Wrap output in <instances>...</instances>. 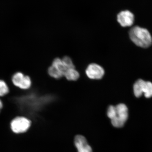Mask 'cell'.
<instances>
[{"instance_id":"1","label":"cell","mask_w":152,"mask_h":152,"mask_svg":"<svg viewBox=\"0 0 152 152\" xmlns=\"http://www.w3.org/2000/svg\"><path fill=\"white\" fill-rule=\"evenodd\" d=\"M129 37L134 43L141 48H148L151 45L152 37L146 29L139 26L134 27L130 30Z\"/></svg>"},{"instance_id":"2","label":"cell","mask_w":152,"mask_h":152,"mask_svg":"<svg viewBox=\"0 0 152 152\" xmlns=\"http://www.w3.org/2000/svg\"><path fill=\"white\" fill-rule=\"evenodd\" d=\"M31 126V121L24 116H18L13 119L10 123V129L16 134L26 132Z\"/></svg>"},{"instance_id":"3","label":"cell","mask_w":152,"mask_h":152,"mask_svg":"<svg viewBox=\"0 0 152 152\" xmlns=\"http://www.w3.org/2000/svg\"><path fill=\"white\" fill-rule=\"evenodd\" d=\"M133 90L134 94L137 97L141 96L143 94H144L146 98L152 97V83L140 79L137 81L134 84Z\"/></svg>"},{"instance_id":"4","label":"cell","mask_w":152,"mask_h":152,"mask_svg":"<svg viewBox=\"0 0 152 152\" xmlns=\"http://www.w3.org/2000/svg\"><path fill=\"white\" fill-rule=\"evenodd\" d=\"M12 82L16 87L22 90L28 89L31 86V78L20 72L14 74L12 77Z\"/></svg>"},{"instance_id":"5","label":"cell","mask_w":152,"mask_h":152,"mask_svg":"<svg viewBox=\"0 0 152 152\" xmlns=\"http://www.w3.org/2000/svg\"><path fill=\"white\" fill-rule=\"evenodd\" d=\"M86 74L91 80H99L102 78L104 75L105 71L102 66L93 63L88 66L86 70Z\"/></svg>"},{"instance_id":"6","label":"cell","mask_w":152,"mask_h":152,"mask_svg":"<svg viewBox=\"0 0 152 152\" xmlns=\"http://www.w3.org/2000/svg\"><path fill=\"white\" fill-rule=\"evenodd\" d=\"M117 20L124 27L131 26L134 21V16L132 13L129 10L121 11L117 15Z\"/></svg>"},{"instance_id":"7","label":"cell","mask_w":152,"mask_h":152,"mask_svg":"<svg viewBox=\"0 0 152 152\" xmlns=\"http://www.w3.org/2000/svg\"><path fill=\"white\" fill-rule=\"evenodd\" d=\"M75 145L78 152H93L86 139L82 135H77L75 139Z\"/></svg>"},{"instance_id":"8","label":"cell","mask_w":152,"mask_h":152,"mask_svg":"<svg viewBox=\"0 0 152 152\" xmlns=\"http://www.w3.org/2000/svg\"><path fill=\"white\" fill-rule=\"evenodd\" d=\"M117 111V117L126 123L129 117L127 107L124 104H120L115 106Z\"/></svg>"},{"instance_id":"9","label":"cell","mask_w":152,"mask_h":152,"mask_svg":"<svg viewBox=\"0 0 152 152\" xmlns=\"http://www.w3.org/2000/svg\"><path fill=\"white\" fill-rule=\"evenodd\" d=\"M64 76L68 80L75 81L79 78L80 75L75 68H73L66 70L64 73Z\"/></svg>"},{"instance_id":"10","label":"cell","mask_w":152,"mask_h":152,"mask_svg":"<svg viewBox=\"0 0 152 152\" xmlns=\"http://www.w3.org/2000/svg\"><path fill=\"white\" fill-rule=\"evenodd\" d=\"M48 73L51 77L56 79L61 78L64 76V73L52 65L48 69Z\"/></svg>"},{"instance_id":"11","label":"cell","mask_w":152,"mask_h":152,"mask_svg":"<svg viewBox=\"0 0 152 152\" xmlns=\"http://www.w3.org/2000/svg\"><path fill=\"white\" fill-rule=\"evenodd\" d=\"M52 65L57 68L58 69L64 73V74L67 69L63 62L62 60L59 58H55L52 63Z\"/></svg>"},{"instance_id":"12","label":"cell","mask_w":152,"mask_h":152,"mask_svg":"<svg viewBox=\"0 0 152 152\" xmlns=\"http://www.w3.org/2000/svg\"><path fill=\"white\" fill-rule=\"evenodd\" d=\"M10 91L9 87L6 82L0 80V97H3L7 94Z\"/></svg>"},{"instance_id":"13","label":"cell","mask_w":152,"mask_h":152,"mask_svg":"<svg viewBox=\"0 0 152 152\" xmlns=\"http://www.w3.org/2000/svg\"><path fill=\"white\" fill-rule=\"evenodd\" d=\"M63 63L67 69L71 68H75L72 60L69 57L65 56L62 59Z\"/></svg>"},{"instance_id":"14","label":"cell","mask_w":152,"mask_h":152,"mask_svg":"<svg viewBox=\"0 0 152 152\" xmlns=\"http://www.w3.org/2000/svg\"><path fill=\"white\" fill-rule=\"evenodd\" d=\"M107 115L109 118L111 120L115 118L117 116V111L115 107L113 105L109 106L107 111Z\"/></svg>"},{"instance_id":"15","label":"cell","mask_w":152,"mask_h":152,"mask_svg":"<svg viewBox=\"0 0 152 152\" xmlns=\"http://www.w3.org/2000/svg\"><path fill=\"white\" fill-rule=\"evenodd\" d=\"M111 123L113 126L116 128L122 127L125 124L123 121L117 117L111 120Z\"/></svg>"},{"instance_id":"16","label":"cell","mask_w":152,"mask_h":152,"mask_svg":"<svg viewBox=\"0 0 152 152\" xmlns=\"http://www.w3.org/2000/svg\"><path fill=\"white\" fill-rule=\"evenodd\" d=\"M3 103L2 101L0 99V112H1L2 109H3Z\"/></svg>"}]
</instances>
